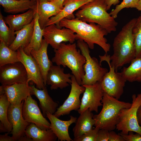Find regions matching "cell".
I'll use <instances>...</instances> for the list:
<instances>
[{"mask_svg": "<svg viewBox=\"0 0 141 141\" xmlns=\"http://www.w3.org/2000/svg\"><path fill=\"white\" fill-rule=\"evenodd\" d=\"M87 24L77 18L70 19L64 18L60 22V27L69 28L75 33L76 40H83L90 49H93L95 44L101 47L107 54L109 51L110 45L104 37L108 33L105 29L95 23Z\"/></svg>", "mask_w": 141, "mask_h": 141, "instance_id": "obj_1", "label": "cell"}, {"mask_svg": "<svg viewBox=\"0 0 141 141\" xmlns=\"http://www.w3.org/2000/svg\"><path fill=\"white\" fill-rule=\"evenodd\" d=\"M137 19L133 18L127 23L114 39L113 53L110 56V64L116 72L119 68L130 63L135 58L132 30Z\"/></svg>", "mask_w": 141, "mask_h": 141, "instance_id": "obj_2", "label": "cell"}, {"mask_svg": "<svg viewBox=\"0 0 141 141\" xmlns=\"http://www.w3.org/2000/svg\"><path fill=\"white\" fill-rule=\"evenodd\" d=\"M77 46L75 43H62L57 49H54L55 54L52 61L57 65L68 68L78 83L81 85L82 80L85 74L83 66L86 60L81 54L80 50L77 49Z\"/></svg>", "mask_w": 141, "mask_h": 141, "instance_id": "obj_3", "label": "cell"}, {"mask_svg": "<svg viewBox=\"0 0 141 141\" xmlns=\"http://www.w3.org/2000/svg\"><path fill=\"white\" fill-rule=\"evenodd\" d=\"M80 8L75 14L78 19L96 23L105 29L108 33L116 31L118 23L107 12L105 0H93Z\"/></svg>", "mask_w": 141, "mask_h": 141, "instance_id": "obj_4", "label": "cell"}, {"mask_svg": "<svg viewBox=\"0 0 141 141\" xmlns=\"http://www.w3.org/2000/svg\"><path fill=\"white\" fill-rule=\"evenodd\" d=\"M102 108L98 114L93 115L95 126L110 131L116 128L121 110L131 107L132 103L119 100L104 93L102 101Z\"/></svg>", "mask_w": 141, "mask_h": 141, "instance_id": "obj_5", "label": "cell"}, {"mask_svg": "<svg viewBox=\"0 0 141 141\" xmlns=\"http://www.w3.org/2000/svg\"><path fill=\"white\" fill-rule=\"evenodd\" d=\"M77 45L86 60L83 66L85 74L82 80L81 85H90L100 81L108 72V69L102 67L97 58L91 57L89 47L83 40H78Z\"/></svg>", "mask_w": 141, "mask_h": 141, "instance_id": "obj_6", "label": "cell"}, {"mask_svg": "<svg viewBox=\"0 0 141 141\" xmlns=\"http://www.w3.org/2000/svg\"><path fill=\"white\" fill-rule=\"evenodd\" d=\"M100 63L105 61L108 63L109 70L100 81L104 93L117 99H119L124 92V88L127 81L121 72H116L110 64V56L105 54L99 55Z\"/></svg>", "mask_w": 141, "mask_h": 141, "instance_id": "obj_7", "label": "cell"}, {"mask_svg": "<svg viewBox=\"0 0 141 141\" xmlns=\"http://www.w3.org/2000/svg\"><path fill=\"white\" fill-rule=\"evenodd\" d=\"M132 97L131 107L123 108L120 111L116 128L121 131L120 133L122 134L127 135L132 131L141 135V126L138 123L137 116L138 109L141 104V93L137 95L133 94Z\"/></svg>", "mask_w": 141, "mask_h": 141, "instance_id": "obj_8", "label": "cell"}, {"mask_svg": "<svg viewBox=\"0 0 141 141\" xmlns=\"http://www.w3.org/2000/svg\"><path fill=\"white\" fill-rule=\"evenodd\" d=\"M83 86L85 89L80 108L77 110L78 113L80 114L87 109L98 113L99 107L102 105V101L104 93L100 81L92 85Z\"/></svg>", "mask_w": 141, "mask_h": 141, "instance_id": "obj_9", "label": "cell"}, {"mask_svg": "<svg viewBox=\"0 0 141 141\" xmlns=\"http://www.w3.org/2000/svg\"><path fill=\"white\" fill-rule=\"evenodd\" d=\"M44 39L54 49H57L62 42L72 44L76 40L74 32L65 27H58L55 24L48 26L43 29Z\"/></svg>", "mask_w": 141, "mask_h": 141, "instance_id": "obj_10", "label": "cell"}, {"mask_svg": "<svg viewBox=\"0 0 141 141\" xmlns=\"http://www.w3.org/2000/svg\"><path fill=\"white\" fill-rule=\"evenodd\" d=\"M0 82L3 86L28 83L27 72L23 64L18 62L0 67Z\"/></svg>", "mask_w": 141, "mask_h": 141, "instance_id": "obj_11", "label": "cell"}, {"mask_svg": "<svg viewBox=\"0 0 141 141\" xmlns=\"http://www.w3.org/2000/svg\"><path fill=\"white\" fill-rule=\"evenodd\" d=\"M30 95L24 101L22 114L25 120L30 123H33L42 129H50V123L41 113L37 102Z\"/></svg>", "mask_w": 141, "mask_h": 141, "instance_id": "obj_12", "label": "cell"}, {"mask_svg": "<svg viewBox=\"0 0 141 141\" xmlns=\"http://www.w3.org/2000/svg\"><path fill=\"white\" fill-rule=\"evenodd\" d=\"M71 79V87L70 93L63 103L57 108L54 114L58 118L68 115L72 110L77 111L80 108L81 103L80 96L84 93L85 88L83 86L79 84L73 75Z\"/></svg>", "mask_w": 141, "mask_h": 141, "instance_id": "obj_13", "label": "cell"}, {"mask_svg": "<svg viewBox=\"0 0 141 141\" xmlns=\"http://www.w3.org/2000/svg\"><path fill=\"white\" fill-rule=\"evenodd\" d=\"M19 60L24 66L27 76V82L33 81L37 88L43 89L46 86L39 68L36 61L30 54L28 55L20 48L17 50Z\"/></svg>", "mask_w": 141, "mask_h": 141, "instance_id": "obj_14", "label": "cell"}, {"mask_svg": "<svg viewBox=\"0 0 141 141\" xmlns=\"http://www.w3.org/2000/svg\"><path fill=\"white\" fill-rule=\"evenodd\" d=\"M24 102L18 104H10L8 108V118L13 127L10 133L15 141H17L20 138L25 135L26 128L30 124L25 120L22 115Z\"/></svg>", "mask_w": 141, "mask_h": 141, "instance_id": "obj_15", "label": "cell"}, {"mask_svg": "<svg viewBox=\"0 0 141 141\" xmlns=\"http://www.w3.org/2000/svg\"><path fill=\"white\" fill-rule=\"evenodd\" d=\"M30 91L31 87L28 83L0 86V94H5L10 104H12L21 103L31 95Z\"/></svg>", "mask_w": 141, "mask_h": 141, "instance_id": "obj_16", "label": "cell"}, {"mask_svg": "<svg viewBox=\"0 0 141 141\" xmlns=\"http://www.w3.org/2000/svg\"><path fill=\"white\" fill-rule=\"evenodd\" d=\"M72 75L70 73H64V69L60 66L53 65L47 74L46 84L50 86L51 90L62 89L69 86V84H71Z\"/></svg>", "mask_w": 141, "mask_h": 141, "instance_id": "obj_17", "label": "cell"}, {"mask_svg": "<svg viewBox=\"0 0 141 141\" xmlns=\"http://www.w3.org/2000/svg\"><path fill=\"white\" fill-rule=\"evenodd\" d=\"M46 117L50 122V129L57 136L58 141H73L69 134L68 128L72 124L75 122L76 117L70 116L69 120L64 121L48 113Z\"/></svg>", "mask_w": 141, "mask_h": 141, "instance_id": "obj_18", "label": "cell"}, {"mask_svg": "<svg viewBox=\"0 0 141 141\" xmlns=\"http://www.w3.org/2000/svg\"><path fill=\"white\" fill-rule=\"evenodd\" d=\"M35 8L33 10L35 13L38 15V22L41 28L43 29L49 19L55 16L61 10L53 2L45 0H37Z\"/></svg>", "mask_w": 141, "mask_h": 141, "instance_id": "obj_19", "label": "cell"}, {"mask_svg": "<svg viewBox=\"0 0 141 141\" xmlns=\"http://www.w3.org/2000/svg\"><path fill=\"white\" fill-rule=\"evenodd\" d=\"M92 0H65L63 4V8L61 10L57 15L52 17L49 19L46 27L55 24L58 27L61 28L60 27L59 23L62 19L66 18L70 19L75 18L73 14L74 12Z\"/></svg>", "mask_w": 141, "mask_h": 141, "instance_id": "obj_20", "label": "cell"}, {"mask_svg": "<svg viewBox=\"0 0 141 141\" xmlns=\"http://www.w3.org/2000/svg\"><path fill=\"white\" fill-rule=\"evenodd\" d=\"M31 95H34L39 102V105L45 117L47 113L54 114L58 106V103L54 102L49 95L45 86L43 89H40L34 85L30 86Z\"/></svg>", "mask_w": 141, "mask_h": 141, "instance_id": "obj_21", "label": "cell"}, {"mask_svg": "<svg viewBox=\"0 0 141 141\" xmlns=\"http://www.w3.org/2000/svg\"><path fill=\"white\" fill-rule=\"evenodd\" d=\"M49 44L44 39L41 46L38 50H32L30 54L34 58L40 68L44 84L46 85V78L48 72L53 65L52 62L49 58L47 48Z\"/></svg>", "mask_w": 141, "mask_h": 141, "instance_id": "obj_22", "label": "cell"}, {"mask_svg": "<svg viewBox=\"0 0 141 141\" xmlns=\"http://www.w3.org/2000/svg\"><path fill=\"white\" fill-rule=\"evenodd\" d=\"M34 16L33 10L31 9L23 13L8 15L4 18L10 28L15 32L30 24L34 19Z\"/></svg>", "mask_w": 141, "mask_h": 141, "instance_id": "obj_23", "label": "cell"}, {"mask_svg": "<svg viewBox=\"0 0 141 141\" xmlns=\"http://www.w3.org/2000/svg\"><path fill=\"white\" fill-rule=\"evenodd\" d=\"M80 114L73 129L74 138L79 137L92 130L95 124V120L93 118L94 115L89 109Z\"/></svg>", "mask_w": 141, "mask_h": 141, "instance_id": "obj_24", "label": "cell"}, {"mask_svg": "<svg viewBox=\"0 0 141 141\" xmlns=\"http://www.w3.org/2000/svg\"><path fill=\"white\" fill-rule=\"evenodd\" d=\"M34 24V19L30 24L15 31V38L9 47L13 50L16 51L20 47L24 49L27 47L32 38Z\"/></svg>", "mask_w": 141, "mask_h": 141, "instance_id": "obj_25", "label": "cell"}, {"mask_svg": "<svg viewBox=\"0 0 141 141\" xmlns=\"http://www.w3.org/2000/svg\"><path fill=\"white\" fill-rule=\"evenodd\" d=\"M36 2L31 0H0V4L7 13L12 14L24 12L30 9L34 10Z\"/></svg>", "mask_w": 141, "mask_h": 141, "instance_id": "obj_26", "label": "cell"}, {"mask_svg": "<svg viewBox=\"0 0 141 141\" xmlns=\"http://www.w3.org/2000/svg\"><path fill=\"white\" fill-rule=\"evenodd\" d=\"M25 134L33 141H55L57 138L51 129H42L33 123L27 126Z\"/></svg>", "mask_w": 141, "mask_h": 141, "instance_id": "obj_27", "label": "cell"}, {"mask_svg": "<svg viewBox=\"0 0 141 141\" xmlns=\"http://www.w3.org/2000/svg\"><path fill=\"white\" fill-rule=\"evenodd\" d=\"M127 67H124L121 73L126 81L141 82V57H135Z\"/></svg>", "mask_w": 141, "mask_h": 141, "instance_id": "obj_28", "label": "cell"}, {"mask_svg": "<svg viewBox=\"0 0 141 141\" xmlns=\"http://www.w3.org/2000/svg\"><path fill=\"white\" fill-rule=\"evenodd\" d=\"M34 30L31 41L26 48L24 49L25 52L28 55L32 50H38L40 48L43 37V29H42L38 22V17L36 13L34 17Z\"/></svg>", "mask_w": 141, "mask_h": 141, "instance_id": "obj_29", "label": "cell"}, {"mask_svg": "<svg viewBox=\"0 0 141 141\" xmlns=\"http://www.w3.org/2000/svg\"><path fill=\"white\" fill-rule=\"evenodd\" d=\"M20 62L17 51L8 46L4 42L0 41V67L9 63Z\"/></svg>", "mask_w": 141, "mask_h": 141, "instance_id": "obj_30", "label": "cell"}, {"mask_svg": "<svg viewBox=\"0 0 141 141\" xmlns=\"http://www.w3.org/2000/svg\"><path fill=\"white\" fill-rule=\"evenodd\" d=\"M10 103L5 94H0V123L5 128L8 133L11 131L13 127L9 121L7 114L8 108Z\"/></svg>", "mask_w": 141, "mask_h": 141, "instance_id": "obj_31", "label": "cell"}, {"mask_svg": "<svg viewBox=\"0 0 141 141\" xmlns=\"http://www.w3.org/2000/svg\"><path fill=\"white\" fill-rule=\"evenodd\" d=\"M2 13H0V41L4 42L8 47L15 39V32L12 31L5 23Z\"/></svg>", "mask_w": 141, "mask_h": 141, "instance_id": "obj_32", "label": "cell"}, {"mask_svg": "<svg viewBox=\"0 0 141 141\" xmlns=\"http://www.w3.org/2000/svg\"><path fill=\"white\" fill-rule=\"evenodd\" d=\"M132 33L134 38L136 52L135 57H141V14L137 18L133 27Z\"/></svg>", "mask_w": 141, "mask_h": 141, "instance_id": "obj_33", "label": "cell"}, {"mask_svg": "<svg viewBox=\"0 0 141 141\" xmlns=\"http://www.w3.org/2000/svg\"><path fill=\"white\" fill-rule=\"evenodd\" d=\"M139 0H123L119 4L116 5L115 8L109 13L115 19L117 17L119 12L124 8H135L137 6Z\"/></svg>", "mask_w": 141, "mask_h": 141, "instance_id": "obj_34", "label": "cell"}, {"mask_svg": "<svg viewBox=\"0 0 141 141\" xmlns=\"http://www.w3.org/2000/svg\"><path fill=\"white\" fill-rule=\"evenodd\" d=\"M100 129L97 127L92 129L80 137L74 138L73 141H96Z\"/></svg>", "mask_w": 141, "mask_h": 141, "instance_id": "obj_35", "label": "cell"}, {"mask_svg": "<svg viewBox=\"0 0 141 141\" xmlns=\"http://www.w3.org/2000/svg\"><path fill=\"white\" fill-rule=\"evenodd\" d=\"M123 137L125 141H141V135L136 133H133V132H130L128 134L125 135L119 133Z\"/></svg>", "mask_w": 141, "mask_h": 141, "instance_id": "obj_36", "label": "cell"}, {"mask_svg": "<svg viewBox=\"0 0 141 141\" xmlns=\"http://www.w3.org/2000/svg\"><path fill=\"white\" fill-rule=\"evenodd\" d=\"M109 131L106 130L100 129L96 141H108Z\"/></svg>", "mask_w": 141, "mask_h": 141, "instance_id": "obj_37", "label": "cell"}, {"mask_svg": "<svg viewBox=\"0 0 141 141\" xmlns=\"http://www.w3.org/2000/svg\"><path fill=\"white\" fill-rule=\"evenodd\" d=\"M108 141H125L119 133L117 134L112 131H109Z\"/></svg>", "mask_w": 141, "mask_h": 141, "instance_id": "obj_38", "label": "cell"}, {"mask_svg": "<svg viewBox=\"0 0 141 141\" xmlns=\"http://www.w3.org/2000/svg\"><path fill=\"white\" fill-rule=\"evenodd\" d=\"M107 5V11L109 10L111 6L117 5L119 3V0H105Z\"/></svg>", "mask_w": 141, "mask_h": 141, "instance_id": "obj_39", "label": "cell"}, {"mask_svg": "<svg viewBox=\"0 0 141 141\" xmlns=\"http://www.w3.org/2000/svg\"><path fill=\"white\" fill-rule=\"evenodd\" d=\"M9 133L3 135H0V141H15L14 138L12 136L8 135Z\"/></svg>", "mask_w": 141, "mask_h": 141, "instance_id": "obj_40", "label": "cell"}, {"mask_svg": "<svg viewBox=\"0 0 141 141\" xmlns=\"http://www.w3.org/2000/svg\"><path fill=\"white\" fill-rule=\"evenodd\" d=\"M137 120L139 124L141 126V104L138 108L137 112Z\"/></svg>", "mask_w": 141, "mask_h": 141, "instance_id": "obj_41", "label": "cell"}, {"mask_svg": "<svg viewBox=\"0 0 141 141\" xmlns=\"http://www.w3.org/2000/svg\"><path fill=\"white\" fill-rule=\"evenodd\" d=\"M65 0H52L51 1L53 2L59 7L61 9L63 8V3Z\"/></svg>", "mask_w": 141, "mask_h": 141, "instance_id": "obj_42", "label": "cell"}, {"mask_svg": "<svg viewBox=\"0 0 141 141\" xmlns=\"http://www.w3.org/2000/svg\"><path fill=\"white\" fill-rule=\"evenodd\" d=\"M17 141H33L32 139L27 136L25 134L20 138Z\"/></svg>", "mask_w": 141, "mask_h": 141, "instance_id": "obj_43", "label": "cell"}, {"mask_svg": "<svg viewBox=\"0 0 141 141\" xmlns=\"http://www.w3.org/2000/svg\"><path fill=\"white\" fill-rule=\"evenodd\" d=\"M0 132L1 133L7 132H8L5 127L1 123H0Z\"/></svg>", "mask_w": 141, "mask_h": 141, "instance_id": "obj_44", "label": "cell"}, {"mask_svg": "<svg viewBox=\"0 0 141 141\" xmlns=\"http://www.w3.org/2000/svg\"><path fill=\"white\" fill-rule=\"evenodd\" d=\"M136 8L138 10L140 11L141 13V0H139L137 6Z\"/></svg>", "mask_w": 141, "mask_h": 141, "instance_id": "obj_45", "label": "cell"}, {"mask_svg": "<svg viewBox=\"0 0 141 141\" xmlns=\"http://www.w3.org/2000/svg\"><path fill=\"white\" fill-rule=\"evenodd\" d=\"M31 0L32 1H36L37 0ZM46 0V1H51L52 0Z\"/></svg>", "mask_w": 141, "mask_h": 141, "instance_id": "obj_46", "label": "cell"}, {"mask_svg": "<svg viewBox=\"0 0 141 141\" xmlns=\"http://www.w3.org/2000/svg\"><path fill=\"white\" fill-rule=\"evenodd\" d=\"M22 0V1H27V0Z\"/></svg>", "mask_w": 141, "mask_h": 141, "instance_id": "obj_47", "label": "cell"}, {"mask_svg": "<svg viewBox=\"0 0 141 141\" xmlns=\"http://www.w3.org/2000/svg\"></svg>", "mask_w": 141, "mask_h": 141, "instance_id": "obj_48", "label": "cell"}]
</instances>
